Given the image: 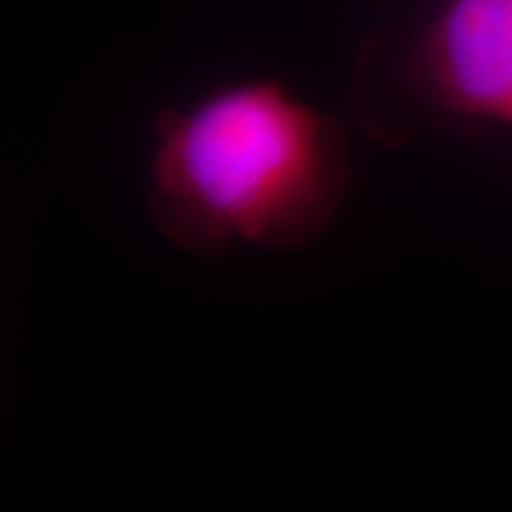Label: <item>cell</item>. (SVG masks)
<instances>
[{
	"label": "cell",
	"mask_w": 512,
	"mask_h": 512,
	"mask_svg": "<svg viewBox=\"0 0 512 512\" xmlns=\"http://www.w3.org/2000/svg\"><path fill=\"white\" fill-rule=\"evenodd\" d=\"M350 183L342 123L276 77H242L160 111L148 211L194 254L296 248L319 237Z\"/></svg>",
	"instance_id": "cell-1"
},
{
	"label": "cell",
	"mask_w": 512,
	"mask_h": 512,
	"mask_svg": "<svg viewBox=\"0 0 512 512\" xmlns=\"http://www.w3.org/2000/svg\"><path fill=\"white\" fill-rule=\"evenodd\" d=\"M410 77L433 109L512 128V0H441L410 49Z\"/></svg>",
	"instance_id": "cell-2"
}]
</instances>
